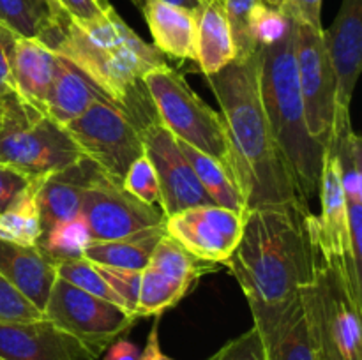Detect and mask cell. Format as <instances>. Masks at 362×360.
Instances as JSON below:
<instances>
[{"label": "cell", "mask_w": 362, "mask_h": 360, "mask_svg": "<svg viewBox=\"0 0 362 360\" xmlns=\"http://www.w3.org/2000/svg\"><path fill=\"white\" fill-rule=\"evenodd\" d=\"M315 217L306 203L253 208L225 261L243 288L258 335L293 316L304 304L317 260Z\"/></svg>", "instance_id": "6da1fadb"}, {"label": "cell", "mask_w": 362, "mask_h": 360, "mask_svg": "<svg viewBox=\"0 0 362 360\" xmlns=\"http://www.w3.org/2000/svg\"><path fill=\"white\" fill-rule=\"evenodd\" d=\"M228 131L246 210L304 203L281 157L260 95V52L205 76Z\"/></svg>", "instance_id": "7a4b0ae2"}, {"label": "cell", "mask_w": 362, "mask_h": 360, "mask_svg": "<svg viewBox=\"0 0 362 360\" xmlns=\"http://www.w3.org/2000/svg\"><path fill=\"white\" fill-rule=\"evenodd\" d=\"M49 48L83 71L115 104L144 87V76L166 66L165 55L147 44L113 7L90 21L66 16Z\"/></svg>", "instance_id": "3957f363"}, {"label": "cell", "mask_w": 362, "mask_h": 360, "mask_svg": "<svg viewBox=\"0 0 362 360\" xmlns=\"http://www.w3.org/2000/svg\"><path fill=\"white\" fill-rule=\"evenodd\" d=\"M260 52V95L272 136L297 194L306 205L320 189L325 147L310 134L296 64L293 21L288 34Z\"/></svg>", "instance_id": "277c9868"}, {"label": "cell", "mask_w": 362, "mask_h": 360, "mask_svg": "<svg viewBox=\"0 0 362 360\" xmlns=\"http://www.w3.org/2000/svg\"><path fill=\"white\" fill-rule=\"evenodd\" d=\"M361 307L339 263L317 247L313 281L304 293L317 360H362Z\"/></svg>", "instance_id": "5b68a950"}, {"label": "cell", "mask_w": 362, "mask_h": 360, "mask_svg": "<svg viewBox=\"0 0 362 360\" xmlns=\"http://www.w3.org/2000/svg\"><path fill=\"white\" fill-rule=\"evenodd\" d=\"M0 162L30 180L62 172L83 157L80 148L48 113L32 108L16 94L0 101Z\"/></svg>", "instance_id": "8992f818"}, {"label": "cell", "mask_w": 362, "mask_h": 360, "mask_svg": "<svg viewBox=\"0 0 362 360\" xmlns=\"http://www.w3.org/2000/svg\"><path fill=\"white\" fill-rule=\"evenodd\" d=\"M144 85L170 133L177 140L211 155L235 176V159L225 120L191 90L182 74L166 64L148 71L144 76Z\"/></svg>", "instance_id": "52a82bcc"}, {"label": "cell", "mask_w": 362, "mask_h": 360, "mask_svg": "<svg viewBox=\"0 0 362 360\" xmlns=\"http://www.w3.org/2000/svg\"><path fill=\"white\" fill-rule=\"evenodd\" d=\"M120 108L127 113L144 143L161 187V210L165 217L197 205H214L198 182L184 157L177 138L159 119L158 109L144 87L131 95Z\"/></svg>", "instance_id": "ba28073f"}, {"label": "cell", "mask_w": 362, "mask_h": 360, "mask_svg": "<svg viewBox=\"0 0 362 360\" xmlns=\"http://www.w3.org/2000/svg\"><path fill=\"white\" fill-rule=\"evenodd\" d=\"M64 129L81 154L117 182H122L131 162L145 154L134 124L108 97L92 102L85 113L64 126Z\"/></svg>", "instance_id": "9c48e42d"}, {"label": "cell", "mask_w": 362, "mask_h": 360, "mask_svg": "<svg viewBox=\"0 0 362 360\" xmlns=\"http://www.w3.org/2000/svg\"><path fill=\"white\" fill-rule=\"evenodd\" d=\"M42 314L55 327L80 341L95 359L138 320L122 307L88 295L60 277L55 279Z\"/></svg>", "instance_id": "30bf717a"}, {"label": "cell", "mask_w": 362, "mask_h": 360, "mask_svg": "<svg viewBox=\"0 0 362 360\" xmlns=\"http://www.w3.org/2000/svg\"><path fill=\"white\" fill-rule=\"evenodd\" d=\"M293 42L308 131L327 148L338 102L336 76L325 46L324 30L293 21Z\"/></svg>", "instance_id": "8fae6325"}, {"label": "cell", "mask_w": 362, "mask_h": 360, "mask_svg": "<svg viewBox=\"0 0 362 360\" xmlns=\"http://www.w3.org/2000/svg\"><path fill=\"white\" fill-rule=\"evenodd\" d=\"M81 215L92 240H119L165 226L161 208L141 203L122 189L120 182L98 169L85 189Z\"/></svg>", "instance_id": "7c38bea8"}, {"label": "cell", "mask_w": 362, "mask_h": 360, "mask_svg": "<svg viewBox=\"0 0 362 360\" xmlns=\"http://www.w3.org/2000/svg\"><path fill=\"white\" fill-rule=\"evenodd\" d=\"M244 217L218 205H197L165 219V233L198 260L225 263L243 236Z\"/></svg>", "instance_id": "4fadbf2b"}, {"label": "cell", "mask_w": 362, "mask_h": 360, "mask_svg": "<svg viewBox=\"0 0 362 360\" xmlns=\"http://www.w3.org/2000/svg\"><path fill=\"white\" fill-rule=\"evenodd\" d=\"M2 360H98L80 341L49 320L0 323Z\"/></svg>", "instance_id": "5bb4252c"}, {"label": "cell", "mask_w": 362, "mask_h": 360, "mask_svg": "<svg viewBox=\"0 0 362 360\" xmlns=\"http://www.w3.org/2000/svg\"><path fill=\"white\" fill-rule=\"evenodd\" d=\"M325 46L336 76V102L349 108L361 74L362 0H341L332 27L324 30Z\"/></svg>", "instance_id": "9a60e30c"}, {"label": "cell", "mask_w": 362, "mask_h": 360, "mask_svg": "<svg viewBox=\"0 0 362 360\" xmlns=\"http://www.w3.org/2000/svg\"><path fill=\"white\" fill-rule=\"evenodd\" d=\"M98 169V166L83 155L69 168L39 179L37 203L42 233L55 222L81 214L85 189L92 182Z\"/></svg>", "instance_id": "2e32d148"}, {"label": "cell", "mask_w": 362, "mask_h": 360, "mask_svg": "<svg viewBox=\"0 0 362 360\" xmlns=\"http://www.w3.org/2000/svg\"><path fill=\"white\" fill-rule=\"evenodd\" d=\"M0 274L37 309L45 311L55 284L57 268L55 261L39 247L0 240Z\"/></svg>", "instance_id": "e0dca14e"}, {"label": "cell", "mask_w": 362, "mask_h": 360, "mask_svg": "<svg viewBox=\"0 0 362 360\" xmlns=\"http://www.w3.org/2000/svg\"><path fill=\"white\" fill-rule=\"evenodd\" d=\"M57 67V53L37 39L18 35L13 49L14 94L32 108L46 113V99Z\"/></svg>", "instance_id": "ac0fdd59"}, {"label": "cell", "mask_w": 362, "mask_h": 360, "mask_svg": "<svg viewBox=\"0 0 362 360\" xmlns=\"http://www.w3.org/2000/svg\"><path fill=\"white\" fill-rule=\"evenodd\" d=\"M141 13L148 25L154 48L175 60H194L197 20L194 11L170 6L161 0H144Z\"/></svg>", "instance_id": "d6986e66"}, {"label": "cell", "mask_w": 362, "mask_h": 360, "mask_svg": "<svg viewBox=\"0 0 362 360\" xmlns=\"http://www.w3.org/2000/svg\"><path fill=\"white\" fill-rule=\"evenodd\" d=\"M194 20H197L194 62L198 64L202 73L209 76L235 60V46H233L223 0H204L194 11Z\"/></svg>", "instance_id": "ffe728a7"}, {"label": "cell", "mask_w": 362, "mask_h": 360, "mask_svg": "<svg viewBox=\"0 0 362 360\" xmlns=\"http://www.w3.org/2000/svg\"><path fill=\"white\" fill-rule=\"evenodd\" d=\"M106 97L90 78L64 56L57 55V67L46 99V113L60 126H67L85 113L98 99Z\"/></svg>", "instance_id": "44dd1931"}, {"label": "cell", "mask_w": 362, "mask_h": 360, "mask_svg": "<svg viewBox=\"0 0 362 360\" xmlns=\"http://www.w3.org/2000/svg\"><path fill=\"white\" fill-rule=\"evenodd\" d=\"M67 14L55 0H0V25L49 48Z\"/></svg>", "instance_id": "7402d4cb"}, {"label": "cell", "mask_w": 362, "mask_h": 360, "mask_svg": "<svg viewBox=\"0 0 362 360\" xmlns=\"http://www.w3.org/2000/svg\"><path fill=\"white\" fill-rule=\"evenodd\" d=\"M329 148L338 162L339 182L346 201L362 203V143L354 131L349 108H336Z\"/></svg>", "instance_id": "603a6c76"}, {"label": "cell", "mask_w": 362, "mask_h": 360, "mask_svg": "<svg viewBox=\"0 0 362 360\" xmlns=\"http://www.w3.org/2000/svg\"><path fill=\"white\" fill-rule=\"evenodd\" d=\"M163 235L165 226L119 240H90L81 258L94 265L144 270Z\"/></svg>", "instance_id": "cb8c5ba5"}, {"label": "cell", "mask_w": 362, "mask_h": 360, "mask_svg": "<svg viewBox=\"0 0 362 360\" xmlns=\"http://www.w3.org/2000/svg\"><path fill=\"white\" fill-rule=\"evenodd\" d=\"M179 141V147L182 150L184 157L187 159L191 169L197 175L198 182L204 187L205 194L211 198L212 203L237 212L240 215H246V201H244L239 184H237L232 172L226 169L219 161L212 159L211 155H205L204 152L197 150V148L184 143V141Z\"/></svg>", "instance_id": "d4e9b609"}, {"label": "cell", "mask_w": 362, "mask_h": 360, "mask_svg": "<svg viewBox=\"0 0 362 360\" xmlns=\"http://www.w3.org/2000/svg\"><path fill=\"white\" fill-rule=\"evenodd\" d=\"M37 189L39 179L30 180V184L11 201L9 207L0 212V240L37 247L42 236Z\"/></svg>", "instance_id": "484cf974"}, {"label": "cell", "mask_w": 362, "mask_h": 360, "mask_svg": "<svg viewBox=\"0 0 362 360\" xmlns=\"http://www.w3.org/2000/svg\"><path fill=\"white\" fill-rule=\"evenodd\" d=\"M258 337L267 360H317L304 304L290 320Z\"/></svg>", "instance_id": "4316f807"}, {"label": "cell", "mask_w": 362, "mask_h": 360, "mask_svg": "<svg viewBox=\"0 0 362 360\" xmlns=\"http://www.w3.org/2000/svg\"><path fill=\"white\" fill-rule=\"evenodd\" d=\"M193 284L179 281L163 272L145 267L141 270L140 293H138L136 316H159L166 309L175 306Z\"/></svg>", "instance_id": "83f0119b"}, {"label": "cell", "mask_w": 362, "mask_h": 360, "mask_svg": "<svg viewBox=\"0 0 362 360\" xmlns=\"http://www.w3.org/2000/svg\"><path fill=\"white\" fill-rule=\"evenodd\" d=\"M147 267L163 272L173 279L193 284L202 274L214 270L218 265L198 260L189 251L184 249L177 240H173L172 236L165 233L152 251Z\"/></svg>", "instance_id": "f1b7e54d"}, {"label": "cell", "mask_w": 362, "mask_h": 360, "mask_svg": "<svg viewBox=\"0 0 362 360\" xmlns=\"http://www.w3.org/2000/svg\"><path fill=\"white\" fill-rule=\"evenodd\" d=\"M90 229L81 214L59 221L42 233L37 247L53 261L76 260L83 256L85 247L90 244Z\"/></svg>", "instance_id": "f546056e"}, {"label": "cell", "mask_w": 362, "mask_h": 360, "mask_svg": "<svg viewBox=\"0 0 362 360\" xmlns=\"http://www.w3.org/2000/svg\"><path fill=\"white\" fill-rule=\"evenodd\" d=\"M57 277L64 279L69 284L76 286L81 292L94 295L98 299L108 300V302L115 304V306L126 309L120 300V296L113 292L112 286L103 279V275L95 270L94 265L90 261L83 260V258H76V260H62L55 263ZM129 313V311H127Z\"/></svg>", "instance_id": "4dcf8cb0"}, {"label": "cell", "mask_w": 362, "mask_h": 360, "mask_svg": "<svg viewBox=\"0 0 362 360\" xmlns=\"http://www.w3.org/2000/svg\"><path fill=\"white\" fill-rule=\"evenodd\" d=\"M120 186L141 203L151 205V207L159 205L161 208V187H159L158 173H156L151 159L145 154L131 162Z\"/></svg>", "instance_id": "1f68e13d"}, {"label": "cell", "mask_w": 362, "mask_h": 360, "mask_svg": "<svg viewBox=\"0 0 362 360\" xmlns=\"http://www.w3.org/2000/svg\"><path fill=\"white\" fill-rule=\"evenodd\" d=\"M292 28V20L283 11L272 9L258 2L250 16V32L257 48L276 44Z\"/></svg>", "instance_id": "d6a6232c"}, {"label": "cell", "mask_w": 362, "mask_h": 360, "mask_svg": "<svg viewBox=\"0 0 362 360\" xmlns=\"http://www.w3.org/2000/svg\"><path fill=\"white\" fill-rule=\"evenodd\" d=\"M260 0H223L226 20L232 32L233 46H235V60H246L257 52L250 32V16L253 7Z\"/></svg>", "instance_id": "836d02e7"}, {"label": "cell", "mask_w": 362, "mask_h": 360, "mask_svg": "<svg viewBox=\"0 0 362 360\" xmlns=\"http://www.w3.org/2000/svg\"><path fill=\"white\" fill-rule=\"evenodd\" d=\"M45 314L0 274V323L42 320Z\"/></svg>", "instance_id": "e575fe53"}, {"label": "cell", "mask_w": 362, "mask_h": 360, "mask_svg": "<svg viewBox=\"0 0 362 360\" xmlns=\"http://www.w3.org/2000/svg\"><path fill=\"white\" fill-rule=\"evenodd\" d=\"M94 267L103 275V279L112 286L113 292L120 296L126 311L136 316L134 311H136L138 293H140L141 270H127V268L105 267V265H94Z\"/></svg>", "instance_id": "d590c367"}, {"label": "cell", "mask_w": 362, "mask_h": 360, "mask_svg": "<svg viewBox=\"0 0 362 360\" xmlns=\"http://www.w3.org/2000/svg\"><path fill=\"white\" fill-rule=\"evenodd\" d=\"M209 360H267L265 359L264 346H262L260 337L257 330L250 328L239 337L226 342L216 355Z\"/></svg>", "instance_id": "8d00e7d4"}, {"label": "cell", "mask_w": 362, "mask_h": 360, "mask_svg": "<svg viewBox=\"0 0 362 360\" xmlns=\"http://www.w3.org/2000/svg\"><path fill=\"white\" fill-rule=\"evenodd\" d=\"M18 35L0 25V101L14 94L13 80V49Z\"/></svg>", "instance_id": "74e56055"}, {"label": "cell", "mask_w": 362, "mask_h": 360, "mask_svg": "<svg viewBox=\"0 0 362 360\" xmlns=\"http://www.w3.org/2000/svg\"><path fill=\"white\" fill-rule=\"evenodd\" d=\"M322 4L324 0H285L281 11L296 23L324 30L322 28Z\"/></svg>", "instance_id": "f35d334b"}, {"label": "cell", "mask_w": 362, "mask_h": 360, "mask_svg": "<svg viewBox=\"0 0 362 360\" xmlns=\"http://www.w3.org/2000/svg\"><path fill=\"white\" fill-rule=\"evenodd\" d=\"M30 184V179L11 166L0 162V212L6 210L11 201Z\"/></svg>", "instance_id": "ab89813d"}, {"label": "cell", "mask_w": 362, "mask_h": 360, "mask_svg": "<svg viewBox=\"0 0 362 360\" xmlns=\"http://www.w3.org/2000/svg\"><path fill=\"white\" fill-rule=\"evenodd\" d=\"M55 2L67 16L74 18V20L90 21L103 16V13H105V11L99 9L95 0H55Z\"/></svg>", "instance_id": "60d3db41"}, {"label": "cell", "mask_w": 362, "mask_h": 360, "mask_svg": "<svg viewBox=\"0 0 362 360\" xmlns=\"http://www.w3.org/2000/svg\"><path fill=\"white\" fill-rule=\"evenodd\" d=\"M140 359V349L127 339H115L112 344L106 348L105 360H138Z\"/></svg>", "instance_id": "b9f144b4"}, {"label": "cell", "mask_w": 362, "mask_h": 360, "mask_svg": "<svg viewBox=\"0 0 362 360\" xmlns=\"http://www.w3.org/2000/svg\"><path fill=\"white\" fill-rule=\"evenodd\" d=\"M158 327H159V321L156 320L154 325H152V328H151V334H148V337H147V344H145L144 352L140 353V359L138 360H173L161 352V346H159Z\"/></svg>", "instance_id": "7bdbcfd3"}, {"label": "cell", "mask_w": 362, "mask_h": 360, "mask_svg": "<svg viewBox=\"0 0 362 360\" xmlns=\"http://www.w3.org/2000/svg\"><path fill=\"white\" fill-rule=\"evenodd\" d=\"M161 2L170 4V6H177L182 7V9H189V11H197L200 7V4L204 0H161Z\"/></svg>", "instance_id": "ee69618b"}, {"label": "cell", "mask_w": 362, "mask_h": 360, "mask_svg": "<svg viewBox=\"0 0 362 360\" xmlns=\"http://www.w3.org/2000/svg\"><path fill=\"white\" fill-rule=\"evenodd\" d=\"M260 2L264 4V6L272 7V9H279V11H281L283 2H285V0H260Z\"/></svg>", "instance_id": "f6af8a7d"}, {"label": "cell", "mask_w": 362, "mask_h": 360, "mask_svg": "<svg viewBox=\"0 0 362 360\" xmlns=\"http://www.w3.org/2000/svg\"><path fill=\"white\" fill-rule=\"evenodd\" d=\"M95 4H98L101 11H108L110 7H113L112 4H110V0H95Z\"/></svg>", "instance_id": "bcb514c9"}, {"label": "cell", "mask_w": 362, "mask_h": 360, "mask_svg": "<svg viewBox=\"0 0 362 360\" xmlns=\"http://www.w3.org/2000/svg\"><path fill=\"white\" fill-rule=\"evenodd\" d=\"M134 4H138V6H141V4H144V0H133Z\"/></svg>", "instance_id": "7dc6e473"}, {"label": "cell", "mask_w": 362, "mask_h": 360, "mask_svg": "<svg viewBox=\"0 0 362 360\" xmlns=\"http://www.w3.org/2000/svg\"><path fill=\"white\" fill-rule=\"evenodd\" d=\"M0 116H2V108H0Z\"/></svg>", "instance_id": "c3c4849f"}, {"label": "cell", "mask_w": 362, "mask_h": 360, "mask_svg": "<svg viewBox=\"0 0 362 360\" xmlns=\"http://www.w3.org/2000/svg\"><path fill=\"white\" fill-rule=\"evenodd\" d=\"M0 360H2V359H0Z\"/></svg>", "instance_id": "681fc988"}]
</instances>
